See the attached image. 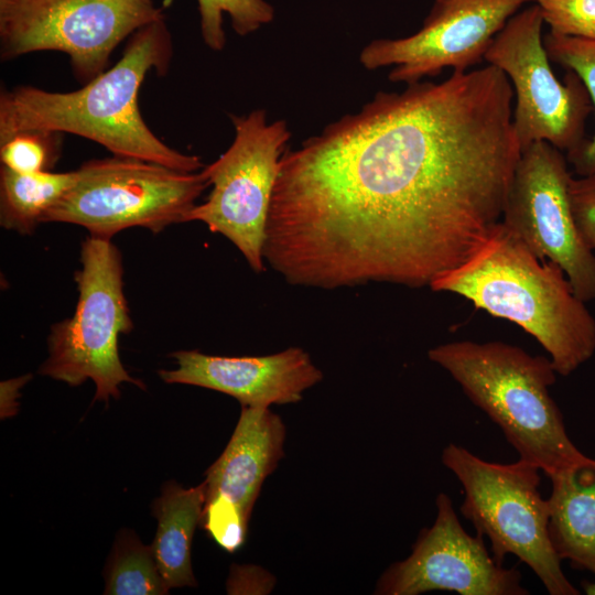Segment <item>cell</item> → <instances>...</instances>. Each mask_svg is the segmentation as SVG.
Here are the masks:
<instances>
[{"instance_id": "obj_26", "label": "cell", "mask_w": 595, "mask_h": 595, "mask_svg": "<svg viewBox=\"0 0 595 595\" xmlns=\"http://www.w3.org/2000/svg\"><path fill=\"white\" fill-rule=\"evenodd\" d=\"M30 376H23L15 379H10L1 382V408L2 416L11 415L13 408V400L19 396L18 390L21 388L28 380Z\"/></svg>"}, {"instance_id": "obj_20", "label": "cell", "mask_w": 595, "mask_h": 595, "mask_svg": "<svg viewBox=\"0 0 595 595\" xmlns=\"http://www.w3.org/2000/svg\"><path fill=\"white\" fill-rule=\"evenodd\" d=\"M543 44L550 61L575 73L584 84L595 110V40L549 32ZM580 176L595 175V134L567 155Z\"/></svg>"}, {"instance_id": "obj_3", "label": "cell", "mask_w": 595, "mask_h": 595, "mask_svg": "<svg viewBox=\"0 0 595 595\" xmlns=\"http://www.w3.org/2000/svg\"><path fill=\"white\" fill-rule=\"evenodd\" d=\"M507 320L534 337L558 375L569 376L595 353V318L562 269L538 258L499 221L459 266L430 283Z\"/></svg>"}, {"instance_id": "obj_16", "label": "cell", "mask_w": 595, "mask_h": 595, "mask_svg": "<svg viewBox=\"0 0 595 595\" xmlns=\"http://www.w3.org/2000/svg\"><path fill=\"white\" fill-rule=\"evenodd\" d=\"M548 478L552 547L561 561L595 575V458L587 457Z\"/></svg>"}, {"instance_id": "obj_18", "label": "cell", "mask_w": 595, "mask_h": 595, "mask_svg": "<svg viewBox=\"0 0 595 595\" xmlns=\"http://www.w3.org/2000/svg\"><path fill=\"white\" fill-rule=\"evenodd\" d=\"M77 172L18 173L0 170V224L8 230L31 235L43 216L73 186Z\"/></svg>"}, {"instance_id": "obj_6", "label": "cell", "mask_w": 595, "mask_h": 595, "mask_svg": "<svg viewBox=\"0 0 595 595\" xmlns=\"http://www.w3.org/2000/svg\"><path fill=\"white\" fill-rule=\"evenodd\" d=\"M78 301L72 317L54 324L47 338L48 357L39 372L76 387L90 379L94 400L120 397L119 386L144 383L125 369L118 350L119 336L133 327L123 293L121 253L110 239L87 237L75 273Z\"/></svg>"}, {"instance_id": "obj_24", "label": "cell", "mask_w": 595, "mask_h": 595, "mask_svg": "<svg viewBox=\"0 0 595 595\" xmlns=\"http://www.w3.org/2000/svg\"><path fill=\"white\" fill-rule=\"evenodd\" d=\"M248 521L238 507L220 497L205 500L201 524L227 552L232 553L245 543Z\"/></svg>"}, {"instance_id": "obj_22", "label": "cell", "mask_w": 595, "mask_h": 595, "mask_svg": "<svg viewBox=\"0 0 595 595\" xmlns=\"http://www.w3.org/2000/svg\"><path fill=\"white\" fill-rule=\"evenodd\" d=\"M62 133L29 130L0 142L1 166L18 173L51 171L61 154Z\"/></svg>"}, {"instance_id": "obj_10", "label": "cell", "mask_w": 595, "mask_h": 595, "mask_svg": "<svg viewBox=\"0 0 595 595\" xmlns=\"http://www.w3.org/2000/svg\"><path fill=\"white\" fill-rule=\"evenodd\" d=\"M543 23L538 4L516 13L495 36L485 61L512 85V125L521 151L545 141L569 155L587 140L584 127L593 106L575 73L570 71L564 82L556 78L541 36Z\"/></svg>"}, {"instance_id": "obj_15", "label": "cell", "mask_w": 595, "mask_h": 595, "mask_svg": "<svg viewBox=\"0 0 595 595\" xmlns=\"http://www.w3.org/2000/svg\"><path fill=\"white\" fill-rule=\"evenodd\" d=\"M284 439V424L270 408L242 405L227 446L206 472V499L220 497L250 519L264 479L283 456Z\"/></svg>"}, {"instance_id": "obj_21", "label": "cell", "mask_w": 595, "mask_h": 595, "mask_svg": "<svg viewBox=\"0 0 595 595\" xmlns=\"http://www.w3.org/2000/svg\"><path fill=\"white\" fill-rule=\"evenodd\" d=\"M196 1L203 40L213 51H221L226 44L224 14L229 15L231 28L240 36L256 32L274 18V9L266 0Z\"/></svg>"}, {"instance_id": "obj_25", "label": "cell", "mask_w": 595, "mask_h": 595, "mask_svg": "<svg viewBox=\"0 0 595 595\" xmlns=\"http://www.w3.org/2000/svg\"><path fill=\"white\" fill-rule=\"evenodd\" d=\"M570 199L577 229L586 246L595 250V175L572 177Z\"/></svg>"}, {"instance_id": "obj_19", "label": "cell", "mask_w": 595, "mask_h": 595, "mask_svg": "<svg viewBox=\"0 0 595 595\" xmlns=\"http://www.w3.org/2000/svg\"><path fill=\"white\" fill-rule=\"evenodd\" d=\"M105 594L160 595L169 587L161 575L151 545H143L133 533L122 531L106 567Z\"/></svg>"}, {"instance_id": "obj_17", "label": "cell", "mask_w": 595, "mask_h": 595, "mask_svg": "<svg viewBox=\"0 0 595 595\" xmlns=\"http://www.w3.org/2000/svg\"><path fill=\"white\" fill-rule=\"evenodd\" d=\"M205 500L204 482L187 489L169 482L163 486L162 495L153 501L152 513L158 519V529L151 547L169 588L196 586L191 547Z\"/></svg>"}, {"instance_id": "obj_9", "label": "cell", "mask_w": 595, "mask_h": 595, "mask_svg": "<svg viewBox=\"0 0 595 595\" xmlns=\"http://www.w3.org/2000/svg\"><path fill=\"white\" fill-rule=\"evenodd\" d=\"M229 148L205 165L212 191L195 205L187 221H202L232 242L252 271L266 270L263 247L279 162L291 137L285 120L267 122L266 110L231 116Z\"/></svg>"}, {"instance_id": "obj_14", "label": "cell", "mask_w": 595, "mask_h": 595, "mask_svg": "<svg viewBox=\"0 0 595 595\" xmlns=\"http://www.w3.org/2000/svg\"><path fill=\"white\" fill-rule=\"evenodd\" d=\"M171 356L177 367L159 371L164 382L216 390L234 397L241 407L298 402L305 390L323 378L300 347L267 356H213L197 350H177Z\"/></svg>"}, {"instance_id": "obj_4", "label": "cell", "mask_w": 595, "mask_h": 595, "mask_svg": "<svg viewBox=\"0 0 595 595\" xmlns=\"http://www.w3.org/2000/svg\"><path fill=\"white\" fill-rule=\"evenodd\" d=\"M467 398L499 426L519 458L547 477L583 462L550 393L556 371L550 358L500 340H456L431 348Z\"/></svg>"}, {"instance_id": "obj_28", "label": "cell", "mask_w": 595, "mask_h": 595, "mask_svg": "<svg viewBox=\"0 0 595 595\" xmlns=\"http://www.w3.org/2000/svg\"><path fill=\"white\" fill-rule=\"evenodd\" d=\"M1 1V0H0Z\"/></svg>"}, {"instance_id": "obj_7", "label": "cell", "mask_w": 595, "mask_h": 595, "mask_svg": "<svg viewBox=\"0 0 595 595\" xmlns=\"http://www.w3.org/2000/svg\"><path fill=\"white\" fill-rule=\"evenodd\" d=\"M76 172L73 186L42 223L78 225L90 236L106 239L132 227L160 232L186 223L196 199L210 186L204 167L182 172L115 155L85 162Z\"/></svg>"}, {"instance_id": "obj_12", "label": "cell", "mask_w": 595, "mask_h": 595, "mask_svg": "<svg viewBox=\"0 0 595 595\" xmlns=\"http://www.w3.org/2000/svg\"><path fill=\"white\" fill-rule=\"evenodd\" d=\"M530 0H434L419 31L366 45L359 62L367 69L392 66L388 78L407 85L444 68L466 72L479 64L495 36Z\"/></svg>"}, {"instance_id": "obj_1", "label": "cell", "mask_w": 595, "mask_h": 595, "mask_svg": "<svg viewBox=\"0 0 595 595\" xmlns=\"http://www.w3.org/2000/svg\"><path fill=\"white\" fill-rule=\"evenodd\" d=\"M513 88L488 64L378 91L285 149L263 258L289 284L429 286L501 220L521 155Z\"/></svg>"}, {"instance_id": "obj_23", "label": "cell", "mask_w": 595, "mask_h": 595, "mask_svg": "<svg viewBox=\"0 0 595 595\" xmlns=\"http://www.w3.org/2000/svg\"><path fill=\"white\" fill-rule=\"evenodd\" d=\"M550 32L595 40V0H537Z\"/></svg>"}, {"instance_id": "obj_5", "label": "cell", "mask_w": 595, "mask_h": 595, "mask_svg": "<svg viewBox=\"0 0 595 595\" xmlns=\"http://www.w3.org/2000/svg\"><path fill=\"white\" fill-rule=\"evenodd\" d=\"M442 463L462 485L461 513L477 534L488 538L497 563L517 556L539 577L550 595H577L564 575L549 536V507L539 490L540 469L519 458L511 464L485 461L448 444Z\"/></svg>"}, {"instance_id": "obj_11", "label": "cell", "mask_w": 595, "mask_h": 595, "mask_svg": "<svg viewBox=\"0 0 595 595\" xmlns=\"http://www.w3.org/2000/svg\"><path fill=\"white\" fill-rule=\"evenodd\" d=\"M572 177L562 151L545 141L530 144L516 165L500 221L538 258L558 264L587 303L595 300V255L574 219Z\"/></svg>"}, {"instance_id": "obj_27", "label": "cell", "mask_w": 595, "mask_h": 595, "mask_svg": "<svg viewBox=\"0 0 595 595\" xmlns=\"http://www.w3.org/2000/svg\"><path fill=\"white\" fill-rule=\"evenodd\" d=\"M582 588L585 594L595 595V581L594 582L583 581Z\"/></svg>"}, {"instance_id": "obj_13", "label": "cell", "mask_w": 595, "mask_h": 595, "mask_svg": "<svg viewBox=\"0 0 595 595\" xmlns=\"http://www.w3.org/2000/svg\"><path fill=\"white\" fill-rule=\"evenodd\" d=\"M436 518L423 529L411 554L391 564L377 583L376 594L418 595L448 591L461 595H527L521 574L491 556L483 537L467 533L451 498L436 497Z\"/></svg>"}, {"instance_id": "obj_2", "label": "cell", "mask_w": 595, "mask_h": 595, "mask_svg": "<svg viewBox=\"0 0 595 595\" xmlns=\"http://www.w3.org/2000/svg\"><path fill=\"white\" fill-rule=\"evenodd\" d=\"M165 18L130 37L121 58L79 89L48 91L18 86L0 95V142L29 130L76 134L105 147L115 156L139 159L182 172L205 165L160 140L139 109L140 87L150 71L164 75L172 60Z\"/></svg>"}, {"instance_id": "obj_8", "label": "cell", "mask_w": 595, "mask_h": 595, "mask_svg": "<svg viewBox=\"0 0 595 595\" xmlns=\"http://www.w3.org/2000/svg\"><path fill=\"white\" fill-rule=\"evenodd\" d=\"M161 18L155 0H1V58L62 52L86 84L106 69L123 40Z\"/></svg>"}]
</instances>
